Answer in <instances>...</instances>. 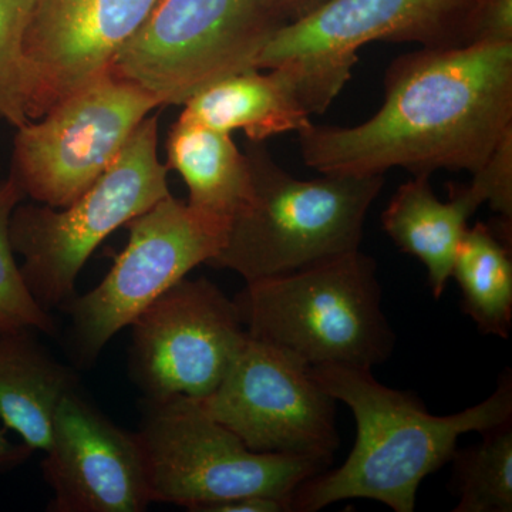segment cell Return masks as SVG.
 <instances>
[{"label":"cell","instance_id":"cell-1","mask_svg":"<svg viewBox=\"0 0 512 512\" xmlns=\"http://www.w3.org/2000/svg\"><path fill=\"white\" fill-rule=\"evenodd\" d=\"M512 134V43L407 53L384 76L382 107L352 127L299 131L305 164L320 174L384 175L404 168L476 174Z\"/></svg>","mask_w":512,"mask_h":512},{"label":"cell","instance_id":"cell-2","mask_svg":"<svg viewBox=\"0 0 512 512\" xmlns=\"http://www.w3.org/2000/svg\"><path fill=\"white\" fill-rule=\"evenodd\" d=\"M311 373L352 410L356 443L342 466L299 484L289 497V512H316L352 498L413 512L420 484L451 461L461 434H481L512 419L510 370L488 399L451 416H434L416 394L384 386L370 369L316 366Z\"/></svg>","mask_w":512,"mask_h":512},{"label":"cell","instance_id":"cell-3","mask_svg":"<svg viewBox=\"0 0 512 512\" xmlns=\"http://www.w3.org/2000/svg\"><path fill=\"white\" fill-rule=\"evenodd\" d=\"M252 188L229 221L224 247L207 262L245 282L284 275L360 249L383 175L323 174L298 180L264 143L247 146Z\"/></svg>","mask_w":512,"mask_h":512},{"label":"cell","instance_id":"cell-4","mask_svg":"<svg viewBox=\"0 0 512 512\" xmlns=\"http://www.w3.org/2000/svg\"><path fill=\"white\" fill-rule=\"evenodd\" d=\"M376 268L375 259L357 249L247 282L234 303L249 336L309 367L372 370L389 359L396 342L384 316Z\"/></svg>","mask_w":512,"mask_h":512},{"label":"cell","instance_id":"cell-5","mask_svg":"<svg viewBox=\"0 0 512 512\" xmlns=\"http://www.w3.org/2000/svg\"><path fill=\"white\" fill-rule=\"evenodd\" d=\"M480 0H325L282 26L256 69L278 70L309 114L323 113L352 76L357 53L372 42L427 49L471 45Z\"/></svg>","mask_w":512,"mask_h":512},{"label":"cell","instance_id":"cell-6","mask_svg":"<svg viewBox=\"0 0 512 512\" xmlns=\"http://www.w3.org/2000/svg\"><path fill=\"white\" fill-rule=\"evenodd\" d=\"M158 158V114L143 120L96 183L63 208L19 204L9 224L20 274L45 311L76 296L87 259L110 234L170 195Z\"/></svg>","mask_w":512,"mask_h":512},{"label":"cell","instance_id":"cell-7","mask_svg":"<svg viewBox=\"0 0 512 512\" xmlns=\"http://www.w3.org/2000/svg\"><path fill=\"white\" fill-rule=\"evenodd\" d=\"M288 22L276 0H158L109 70L163 107L184 106L205 87L256 69Z\"/></svg>","mask_w":512,"mask_h":512},{"label":"cell","instance_id":"cell-8","mask_svg":"<svg viewBox=\"0 0 512 512\" xmlns=\"http://www.w3.org/2000/svg\"><path fill=\"white\" fill-rule=\"evenodd\" d=\"M137 434L151 503L188 511L247 495L281 498L288 505L299 484L328 470L311 458L249 450L191 397L143 399Z\"/></svg>","mask_w":512,"mask_h":512},{"label":"cell","instance_id":"cell-9","mask_svg":"<svg viewBox=\"0 0 512 512\" xmlns=\"http://www.w3.org/2000/svg\"><path fill=\"white\" fill-rule=\"evenodd\" d=\"M124 227L128 242L109 274L62 308L70 318L67 339L79 366H92L107 343L161 293L214 258L224 247L229 221L170 194Z\"/></svg>","mask_w":512,"mask_h":512},{"label":"cell","instance_id":"cell-10","mask_svg":"<svg viewBox=\"0 0 512 512\" xmlns=\"http://www.w3.org/2000/svg\"><path fill=\"white\" fill-rule=\"evenodd\" d=\"M163 107L136 84L106 72L18 128L12 171L26 197L63 208L89 190L136 128Z\"/></svg>","mask_w":512,"mask_h":512},{"label":"cell","instance_id":"cell-11","mask_svg":"<svg viewBox=\"0 0 512 512\" xmlns=\"http://www.w3.org/2000/svg\"><path fill=\"white\" fill-rule=\"evenodd\" d=\"M198 402L255 453L311 458L329 468L338 451L336 400L311 367L248 333L217 389Z\"/></svg>","mask_w":512,"mask_h":512},{"label":"cell","instance_id":"cell-12","mask_svg":"<svg viewBox=\"0 0 512 512\" xmlns=\"http://www.w3.org/2000/svg\"><path fill=\"white\" fill-rule=\"evenodd\" d=\"M128 373L144 400H201L247 339L234 299L207 278L181 279L131 322Z\"/></svg>","mask_w":512,"mask_h":512},{"label":"cell","instance_id":"cell-13","mask_svg":"<svg viewBox=\"0 0 512 512\" xmlns=\"http://www.w3.org/2000/svg\"><path fill=\"white\" fill-rule=\"evenodd\" d=\"M45 453L49 512H143L151 504L138 434L117 426L80 387L60 400Z\"/></svg>","mask_w":512,"mask_h":512},{"label":"cell","instance_id":"cell-14","mask_svg":"<svg viewBox=\"0 0 512 512\" xmlns=\"http://www.w3.org/2000/svg\"><path fill=\"white\" fill-rule=\"evenodd\" d=\"M158 0H36L25 36L32 79L30 120L100 74Z\"/></svg>","mask_w":512,"mask_h":512},{"label":"cell","instance_id":"cell-15","mask_svg":"<svg viewBox=\"0 0 512 512\" xmlns=\"http://www.w3.org/2000/svg\"><path fill=\"white\" fill-rule=\"evenodd\" d=\"M484 202L483 192L473 183L453 188L451 200L441 201L430 177L416 175L387 204L383 229L404 254L424 265L434 298L443 295L467 222Z\"/></svg>","mask_w":512,"mask_h":512},{"label":"cell","instance_id":"cell-16","mask_svg":"<svg viewBox=\"0 0 512 512\" xmlns=\"http://www.w3.org/2000/svg\"><path fill=\"white\" fill-rule=\"evenodd\" d=\"M291 84L278 70L232 74L185 101L180 121L232 134L244 131L252 143L299 133L312 123Z\"/></svg>","mask_w":512,"mask_h":512},{"label":"cell","instance_id":"cell-17","mask_svg":"<svg viewBox=\"0 0 512 512\" xmlns=\"http://www.w3.org/2000/svg\"><path fill=\"white\" fill-rule=\"evenodd\" d=\"M22 329L0 333V420L33 450L46 451L60 400L79 376Z\"/></svg>","mask_w":512,"mask_h":512},{"label":"cell","instance_id":"cell-18","mask_svg":"<svg viewBox=\"0 0 512 512\" xmlns=\"http://www.w3.org/2000/svg\"><path fill=\"white\" fill-rule=\"evenodd\" d=\"M167 168L183 177L192 208L231 221L251 194V167L231 134L178 120L167 138Z\"/></svg>","mask_w":512,"mask_h":512},{"label":"cell","instance_id":"cell-19","mask_svg":"<svg viewBox=\"0 0 512 512\" xmlns=\"http://www.w3.org/2000/svg\"><path fill=\"white\" fill-rule=\"evenodd\" d=\"M451 278L461 308L483 335L508 339L512 326V258L507 235L477 222L467 228L454 256Z\"/></svg>","mask_w":512,"mask_h":512},{"label":"cell","instance_id":"cell-20","mask_svg":"<svg viewBox=\"0 0 512 512\" xmlns=\"http://www.w3.org/2000/svg\"><path fill=\"white\" fill-rule=\"evenodd\" d=\"M476 446L456 450L454 512L512 511V419L481 433Z\"/></svg>","mask_w":512,"mask_h":512},{"label":"cell","instance_id":"cell-21","mask_svg":"<svg viewBox=\"0 0 512 512\" xmlns=\"http://www.w3.org/2000/svg\"><path fill=\"white\" fill-rule=\"evenodd\" d=\"M25 198L12 175L0 183V333L29 329L53 336L55 319L30 295L10 244V218Z\"/></svg>","mask_w":512,"mask_h":512},{"label":"cell","instance_id":"cell-22","mask_svg":"<svg viewBox=\"0 0 512 512\" xmlns=\"http://www.w3.org/2000/svg\"><path fill=\"white\" fill-rule=\"evenodd\" d=\"M36 0H0V119L20 128L29 124L32 79L25 36Z\"/></svg>","mask_w":512,"mask_h":512},{"label":"cell","instance_id":"cell-23","mask_svg":"<svg viewBox=\"0 0 512 512\" xmlns=\"http://www.w3.org/2000/svg\"><path fill=\"white\" fill-rule=\"evenodd\" d=\"M471 183L483 192L490 204L504 221L512 220V134L495 148L493 156L473 174Z\"/></svg>","mask_w":512,"mask_h":512},{"label":"cell","instance_id":"cell-24","mask_svg":"<svg viewBox=\"0 0 512 512\" xmlns=\"http://www.w3.org/2000/svg\"><path fill=\"white\" fill-rule=\"evenodd\" d=\"M473 43H512V0H480Z\"/></svg>","mask_w":512,"mask_h":512},{"label":"cell","instance_id":"cell-25","mask_svg":"<svg viewBox=\"0 0 512 512\" xmlns=\"http://www.w3.org/2000/svg\"><path fill=\"white\" fill-rule=\"evenodd\" d=\"M201 512H288V505L281 498L247 495L208 505Z\"/></svg>","mask_w":512,"mask_h":512},{"label":"cell","instance_id":"cell-26","mask_svg":"<svg viewBox=\"0 0 512 512\" xmlns=\"http://www.w3.org/2000/svg\"><path fill=\"white\" fill-rule=\"evenodd\" d=\"M33 448L26 443H16L8 437V429H0V476L28 463Z\"/></svg>","mask_w":512,"mask_h":512},{"label":"cell","instance_id":"cell-27","mask_svg":"<svg viewBox=\"0 0 512 512\" xmlns=\"http://www.w3.org/2000/svg\"><path fill=\"white\" fill-rule=\"evenodd\" d=\"M281 9L284 10L289 22L302 18L306 13L311 12L325 0H276Z\"/></svg>","mask_w":512,"mask_h":512}]
</instances>
